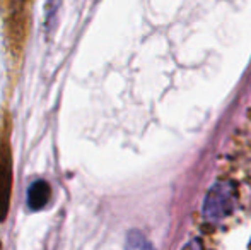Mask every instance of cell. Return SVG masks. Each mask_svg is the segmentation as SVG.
Wrapping results in <instances>:
<instances>
[{
	"label": "cell",
	"instance_id": "cell-1",
	"mask_svg": "<svg viewBox=\"0 0 251 250\" xmlns=\"http://www.w3.org/2000/svg\"><path fill=\"white\" fill-rule=\"evenodd\" d=\"M10 129H12V120L9 111H5L0 124V223H3L9 216L10 197H12L14 156L12 144H10V132H12Z\"/></svg>",
	"mask_w": 251,
	"mask_h": 250
},
{
	"label": "cell",
	"instance_id": "cell-2",
	"mask_svg": "<svg viewBox=\"0 0 251 250\" xmlns=\"http://www.w3.org/2000/svg\"><path fill=\"white\" fill-rule=\"evenodd\" d=\"M238 187L232 182H215L205 194L201 204V218L207 223H221L227 220L238 206Z\"/></svg>",
	"mask_w": 251,
	"mask_h": 250
},
{
	"label": "cell",
	"instance_id": "cell-3",
	"mask_svg": "<svg viewBox=\"0 0 251 250\" xmlns=\"http://www.w3.org/2000/svg\"><path fill=\"white\" fill-rule=\"evenodd\" d=\"M51 187L47 180H34L27 189V207L31 211H41L50 204Z\"/></svg>",
	"mask_w": 251,
	"mask_h": 250
},
{
	"label": "cell",
	"instance_id": "cell-4",
	"mask_svg": "<svg viewBox=\"0 0 251 250\" xmlns=\"http://www.w3.org/2000/svg\"><path fill=\"white\" fill-rule=\"evenodd\" d=\"M125 250H155V249L142 231L132 230V231H128V235H126Z\"/></svg>",
	"mask_w": 251,
	"mask_h": 250
},
{
	"label": "cell",
	"instance_id": "cell-5",
	"mask_svg": "<svg viewBox=\"0 0 251 250\" xmlns=\"http://www.w3.org/2000/svg\"><path fill=\"white\" fill-rule=\"evenodd\" d=\"M58 5H60V0H48V3H47V26L48 28H51L53 16H55Z\"/></svg>",
	"mask_w": 251,
	"mask_h": 250
},
{
	"label": "cell",
	"instance_id": "cell-6",
	"mask_svg": "<svg viewBox=\"0 0 251 250\" xmlns=\"http://www.w3.org/2000/svg\"><path fill=\"white\" fill-rule=\"evenodd\" d=\"M181 250H203V247H201V242L195 238V240L188 242V244H186Z\"/></svg>",
	"mask_w": 251,
	"mask_h": 250
}]
</instances>
